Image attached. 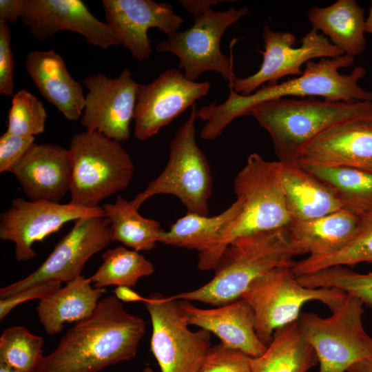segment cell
Returning <instances> with one entry per match:
<instances>
[{
    "label": "cell",
    "mask_w": 372,
    "mask_h": 372,
    "mask_svg": "<svg viewBox=\"0 0 372 372\" xmlns=\"http://www.w3.org/2000/svg\"><path fill=\"white\" fill-rule=\"evenodd\" d=\"M112 240L108 218L89 216L75 220L72 229L33 272L0 289V299L48 281L67 283L81 276L87 260L107 247Z\"/></svg>",
    "instance_id": "obj_12"
},
{
    "label": "cell",
    "mask_w": 372,
    "mask_h": 372,
    "mask_svg": "<svg viewBox=\"0 0 372 372\" xmlns=\"http://www.w3.org/2000/svg\"><path fill=\"white\" fill-rule=\"evenodd\" d=\"M301 254L286 227L239 237L223 251L211 280L172 298L215 307L231 303L241 298L251 284L266 272L277 267L291 268L296 262L293 258Z\"/></svg>",
    "instance_id": "obj_3"
},
{
    "label": "cell",
    "mask_w": 372,
    "mask_h": 372,
    "mask_svg": "<svg viewBox=\"0 0 372 372\" xmlns=\"http://www.w3.org/2000/svg\"><path fill=\"white\" fill-rule=\"evenodd\" d=\"M145 322L114 296L102 298L88 318L75 323L35 372H99L134 358Z\"/></svg>",
    "instance_id": "obj_1"
},
{
    "label": "cell",
    "mask_w": 372,
    "mask_h": 372,
    "mask_svg": "<svg viewBox=\"0 0 372 372\" xmlns=\"http://www.w3.org/2000/svg\"><path fill=\"white\" fill-rule=\"evenodd\" d=\"M231 1L234 2V1L225 0H180L179 3L185 10L192 14L194 18H197L211 8L212 6Z\"/></svg>",
    "instance_id": "obj_40"
},
{
    "label": "cell",
    "mask_w": 372,
    "mask_h": 372,
    "mask_svg": "<svg viewBox=\"0 0 372 372\" xmlns=\"http://www.w3.org/2000/svg\"><path fill=\"white\" fill-rule=\"evenodd\" d=\"M354 60L353 56L343 54L309 61L305 63L303 73L297 78L262 85L248 96H242L229 86V94L225 101L220 104L212 102L197 110V117L206 121L200 130V137L213 141L235 118L249 115V110L255 105L285 96H322L333 102L372 101V91L358 85L366 74L364 67L357 66L349 74L339 72V69L352 65Z\"/></svg>",
    "instance_id": "obj_2"
},
{
    "label": "cell",
    "mask_w": 372,
    "mask_h": 372,
    "mask_svg": "<svg viewBox=\"0 0 372 372\" xmlns=\"http://www.w3.org/2000/svg\"><path fill=\"white\" fill-rule=\"evenodd\" d=\"M298 161L372 170V116L323 132L306 146Z\"/></svg>",
    "instance_id": "obj_21"
},
{
    "label": "cell",
    "mask_w": 372,
    "mask_h": 372,
    "mask_svg": "<svg viewBox=\"0 0 372 372\" xmlns=\"http://www.w3.org/2000/svg\"><path fill=\"white\" fill-rule=\"evenodd\" d=\"M83 84L88 92L80 121L82 126L119 143L128 141L140 86L130 70L123 69L116 78L96 73L84 79Z\"/></svg>",
    "instance_id": "obj_15"
},
{
    "label": "cell",
    "mask_w": 372,
    "mask_h": 372,
    "mask_svg": "<svg viewBox=\"0 0 372 372\" xmlns=\"http://www.w3.org/2000/svg\"><path fill=\"white\" fill-rule=\"evenodd\" d=\"M89 216H105L103 207L17 198L0 215V238L14 244L18 261H28L37 257L34 243L43 241L68 222Z\"/></svg>",
    "instance_id": "obj_14"
},
{
    "label": "cell",
    "mask_w": 372,
    "mask_h": 372,
    "mask_svg": "<svg viewBox=\"0 0 372 372\" xmlns=\"http://www.w3.org/2000/svg\"><path fill=\"white\" fill-rule=\"evenodd\" d=\"M346 296V293L334 288L304 287L291 268L277 267L256 278L242 298L254 311L259 339L268 346L276 329L298 320L305 303L318 300L333 311Z\"/></svg>",
    "instance_id": "obj_9"
},
{
    "label": "cell",
    "mask_w": 372,
    "mask_h": 372,
    "mask_svg": "<svg viewBox=\"0 0 372 372\" xmlns=\"http://www.w3.org/2000/svg\"><path fill=\"white\" fill-rule=\"evenodd\" d=\"M347 372H372V359L362 360L354 364Z\"/></svg>",
    "instance_id": "obj_43"
},
{
    "label": "cell",
    "mask_w": 372,
    "mask_h": 372,
    "mask_svg": "<svg viewBox=\"0 0 372 372\" xmlns=\"http://www.w3.org/2000/svg\"><path fill=\"white\" fill-rule=\"evenodd\" d=\"M142 372H154L149 366L145 367Z\"/></svg>",
    "instance_id": "obj_46"
},
{
    "label": "cell",
    "mask_w": 372,
    "mask_h": 372,
    "mask_svg": "<svg viewBox=\"0 0 372 372\" xmlns=\"http://www.w3.org/2000/svg\"><path fill=\"white\" fill-rule=\"evenodd\" d=\"M318 364L298 320L275 331L265 352L251 358L250 372H307Z\"/></svg>",
    "instance_id": "obj_28"
},
{
    "label": "cell",
    "mask_w": 372,
    "mask_h": 372,
    "mask_svg": "<svg viewBox=\"0 0 372 372\" xmlns=\"http://www.w3.org/2000/svg\"><path fill=\"white\" fill-rule=\"evenodd\" d=\"M296 278L304 287L337 289L372 307V273H360L342 265H335Z\"/></svg>",
    "instance_id": "obj_34"
},
{
    "label": "cell",
    "mask_w": 372,
    "mask_h": 372,
    "mask_svg": "<svg viewBox=\"0 0 372 372\" xmlns=\"http://www.w3.org/2000/svg\"><path fill=\"white\" fill-rule=\"evenodd\" d=\"M364 303L347 294L332 315L301 313L298 323L316 354L318 372H347L354 364L372 359V338L362 324Z\"/></svg>",
    "instance_id": "obj_8"
},
{
    "label": "cell",
    "mask_w": 372,
    "mask_h": 372,
    "mask_svg": "<svg viewBox=\"0 0 372 372\" xmlns=\"http://www.w3.org/2000/svg\"><path fill=\"white\" fill-rule=\"evenodd\" d=\"M105 289L96 288L83 275L39 301L36 311L46 334L60 333L66 323L78 322L96 310Z\"/></svg>",
    "instance_id": "obj_23"
},
{
    "label": "cell",
    "mask_w": 372,
    "mask_h": 372,
    "mask_svg": "<svg viewBox=\"0 0 372 372\" xmlns=\"http://www.w3.org/2000/svg\"><path fill=\"white\" fill-rule=\"evenodd\" d=\"M14 56L11 48V30L8 23L0 21V94L14 95Z\"/></svg>",
    "instance_id": "obj_38"
},
{
    "label": "cell",
    "mask_w": 372,
    "mask_h": 372,
    "mask_svg": "<svg viewBox=\"0 0 372 372\" xmlns=\"http://www.w3.org/2000/svg\"><path fill=\"white\" fill-rule=\"evenodd\" d=\"M152 322L150 348L161 372H196L211 347V333L191 331L177 299L154 293L144 302Z\"/></svg>",
    "instance_id": "obj_11"
},
{
    "label": "cell",
    "mask_w": 372,
    "mask_h": 372,
    "mask_svg": "<svg viewBox=\"0 0 372 372\" xmlns=\"http://www.w3.org/2000/svg\"><path fill=\"white\" fill-rule=\"evenodd\" d=\"M360 216L341 209L307 220H291L286 227L302 254H329L349 243L358 231Z\"/></svg>",
    "instance_id": "obj_25"
},
{
    "label": "cell",
    "mask_w": 372,
    "mask_h": 372,
    "mask_svg": "<svg viewBox=\"0 0 372 372\" xmlns=\"http://www.w3.org/2000/svg\"><path fill=\"white\" fill-rule=\"evenodd\" d=\"M103 262L90 277L96 288L110 286L134 287L138 280L154 272V265L139 251L118 246L107 250Z\"/></svg>",
    "instance_id": "obj_31"
},
{
    "label": "cell",
    "mask_w": 372,
    "mask_h": 372,
    "mask_svg": "<svg viewBox=\"0 0 372 372\" xmlns=\"http://www.w3.org/2000/svg\"><path fill=\"white\" fill-rule=\"evenodd\" d=\"M210 89L207 81L187 79L176 68L167 69L149 84H140L134 115V136L145 141L156 134Z\"/></svg>",
    "instance_id": "obj_16"
},
{
    "label": "cell",
    "mask_w": 372,
    "mask_h": 372,
    "mask_svg": "<svg viewBox=\"0 0 372 372\" xmlns=\"http://www.w3.org/2000/svg\"><path fill=\"white\" fill-rule=\"evenodd\" d=\"M47 116L43 103L27 90H20L12 98L7 132L34 137L44 132Z\"/></svg>",
    "instance_id": "obj_35"
},
{
    "label": "cell",
    "mask_w": 372,
    "mask_h": 372,
    "mask_svg": "<svg viewBox=\"0 0 372 372\" xmlns=\"http://www.w3.org/2000/svg\"><path fill=\"white\" fill-rule=\"evenodd\" d=\"M364 12L355 0H338L327 7L311 8L308 18L312 29L321 31L344 54L354 57L366 48Z\"/></svg>",
    "instance_id": "obj_26"
},
{
    "label": "cell",
    "mask_w": 372,
    "mask_h": 372,
    "mask_svg": "<svg viewBox=\"0 0 372 372\" xmlns=\"http://www.w3.org/2000/svg\"><path fill=\"white\" fill-rule=\"evenodd\" d=\"M114 293L117 299L125 302H144L146 299L132 289V287L126 286L116 287L114 289Z\"/></svg>",
    "instance_id": "obj_42"
},
{
    "label": "cell",
    "mask_w": 372,
    "mask_h": 372,
    "mask_svg": "<svg viewBox=\"0 0 372 372\" xmlns=\"http://www.w3.org/2000/svg\"><path fill=\"white\" fill-rule=\"evenodd\" d=\"M0 372H18L4 363L0 362Z\"/></svg>",
    "instance_id": "obj_45"
},
{
    "label": "cell",
    "mask_w": 372,
    "mask_h": 372,
    "mask_svg": "<svg viewBox=\"0 0 372 372\" xmlns=\"http://www.w3.org/2000/svg\"><path fill=\"white\" fill-rule=\"evenodd\" d=\"M336 194L343 209L361 216L372 211V170L298 161Z\"/></svg>",
    "instance_id": "obj_29"
},
{
    "label": "cell",
    "mask_w": 372,
    "mask_h": 372,
    "mask_svg": "<svg viewBox=\"0 0 372 372\" xmlns=\"http://www.w3.org/2000/svg\"><path fill=\"white\" fill-rule=\"evenodd\" d=\"M196 113L195 103L171 141L164 170L130 201L136 209L155 195L170 194L180 200L187 213L209 216L213 180L209 163L196 141Z\"/></svg>",
    "instance_id": "obj_7"
},
{
    "label": "cell",
    "mask_w": 372,
    "mask_h": 372,
    "mask_svg": "<svg viewBox=\"0 0 372 372\" xmlns=\"http://www.w3.org/2000/svg\"><path fill=\"white\" fill-rule=\"evenodd\" d=\"M21 6L20 19L39 41L67 30L104 50L119 45L109 25L96 18L81 0H21Z\"/></svg>",
    "instance_id": "obj_17"
},
{
    "label": "cell",
    "mask_w": 372,
    "mask_h": 372,
    "mask_svg": "<svg viewBox=\"0 0 372 372\" xmlns=\"http://www.w3.org/2000/svg\"><path fill=\"white\" fill-rule=\"evenodd\" d=\"M110 223L112 241L133 250L149 251L158 242L160 223L142 216L130 201L121 196L114 203L102 206Z\"/></svg>",
    "instance_id": "obj_30"
},
{
    "label": "cell",
    "mask_w": 372,
    "mask_h": 372,
    "mask_svg": "<svg viewBox=\"0 0 372 372\" xmlns=\"http://www.w3.org/2000/svg\"><path fill=\"white\" fill-rule=\"evenodd\" d=\"M242 208V202L237 198L227 209L214 216L187 213L173 223L168 231H161L158 242L196 249L199 254L207 252L217 244Z\"/></svg>",
    "instance_id": "obj_27"
},
{
    "label": "cell",
    "mask_w": 372,
    "mask_h": 372,
    "mask_svg": "<svg viewBox=\"0 0 372 372\" xmlns=\"http://www.w3.org/2000/svg\"><path fill=\"white\" fill-rule=\"evenodd\" d=\"M68 149L70 203L97 207L101 200L130 185L134 165L121 143L100 132L85 130L72 136Z\"/></svg>",
    "instance_id": "obj_6"
},
{
    "label": "cell",
    "mask_w": 372,
    "mask_h": 372,
    "mask_svg": "<svg viewBox=\"0 0 372 372\" xmlns=\"http://www.w3.org/2000/svg\"><path fill=\"white\" fill-rule=\"evenodd\" d=\"M34 143V136H21L7 131L0 136V172H11Z\"/></svg>",
    "instance_id": "obj_37"
},
{
    "label": "cell",
    "mask_w": 372,
    "mask_h": 372,
    "mask_svg": "<svg viewBox=\"0 0 372 372\" xmlns=\"http://www.w3.org/2000/svg\"><path fill=\"white\" fill-rule=\"evenodd\" d=\"M184 320L215 334L227 347L258 358L266 351L258 338L256 318L251 305L242 298L213 309H200L190 301L178 300Z\"/></svg>",
    "instance_id": "obj_19"
},
{
    "label": "cell",
    "mask_w": 372,
    "mask_h": 372,
    "mask_svg": "<svg viewBox=\"0 0 372 372\" xmlns=\"http://www.w3.org/2000/svg\"><path fill=\"white\" fill-rule=\"evenodd\" d=\"M21 0H0V21L14 23L21 19Z\"/></svg>",
    "instance_id": "obj_41"
},
{
    "label": "cell",
    "mask_w": 372,
    "mask_h": 372,
    "mask_svg": "<svg viewBox=\"0 0 372 372\" xmlns=\"http://www.w3.org/2000/svg\"><path fill=\"white\" fill-rule=\"evenodd\" d=\"M247 8H230L225 12L208 10L194 18L193 25L177 31L157 43L156 50L161 53L176 55L178 69L185 76L195 81L205 72L220 74L232 86L236 78L233 70L231 56L229 59L220 50V39L225 30L249 13Z\"/></svg>",
    "instance_id": "obj_10"
},
{
    "label": "cell",
    "mask_w": 372,
    "mask_h": 372,
    "mask_svg": "<svg viewBox=\"0 0 372 372\" xmlns=\"http://www.w3.org/2000/svg\"><path fill=\"white\" fill-rule=\"evenodd\" d=\"M10 173L30 200L60 203L70 188L68 149L34 143Z\"/></svg>",
    "instance_id": "obj_20"
},
{
    "label": "cell",
    "mask_w": 372,
    "mask_h": 372,
    "mask_svg": "<svg viewBox=\"0 0 372 372\" xmlns=\"http://www.w3.org/2000/svg\"><path fill=\"white\" fill-rule=\"evenodd\" d=\"M264 51L262 62L254 74L242 79L236 77L232 85L234 91L248 96L265 83H278V81L289 75L300 76L302 66L316 58H335L344 52L333 45L324 34L311 29L301 39V45L294 48L296 36L289 32H278L265 25L262 32Z\"/></svg>",
    "instance_id": "obj_13"
},
{
    "label": "cell",
    "mask_w": 372,
    "mask_h": 372,
    "mask_svg": "<svg viewBox=\"0 0 372 372\" xmlns=\"http://www.w3.org/2000/svg\"><path fill=\"white\" fill-rule=\"evenodd\" d=\"M251 358L222 343L211 347L196 372H250Z\"/></svg>",
    "instance_id": "obj_36"
},
{
    "label": "cell",
    "mask_w": 372,
    "mask_h": 372,
    "mask_svg": "<svg viewBox=\"0 0 372 372\" xmlns=\"http://www.w3.org/2000/svg\"><path fill=\"white\" fill-rule=\"evenodd\" d=\"M282 163L249 154L234 180V189L242 208L217 244L199 254L198 268L214 269L227 246L234 240L258 232L287 227L291 220L287 210L281 178Z\"/></svg>",
    "instance_id": "obj_5"
},
{
    "label": "cell",
    "mask_w": 372,
    "mask_h": 372,
    "mask_svg": "<svg viewBox=\"0 0 372 372\" xmlns=\"http://www.w3.org/2000/svg\"><path fill=\"white\" fill-rule=\"evenodd\" d=\"M44 340L23 326H12L0 336V362L18 372H35L43 357Z\"/></svg>",
    "instance_id": "obj_33"
},
{
    "label": "cell",
    "mask_w": 372,
    "mask_h": 372,
    "mask_svg": "<svg viewBox=\"0 0 372 372\" xmlns=\"http://www.w3.org/2000/svg\"><path fill=\"white\" fill-rule=\"evenodd\" d=\"M61 286L62 283L59 281H48L0 299V320L2 321L17 306L33 299L40 300Z\"/></svg>",
    "instance_id": "obj_39"
},
{
    "label": "cell",
    "mask_w": 372,
    "mask_h": 372,
    "mask_svg": "<svg viewBox=\"0 0 372 372\" xmlns=\"http://www.w3.org/2000/svg\"><path fill=\"white\" fill-rule=\"evenodd\" d=\"M106 23L119 45L139 61L152 53L149 29L154 28L167 36L178 31L183 19L170 3L154 0H103Z\"/></svg>",
    "instance_id": "obj_18"
},
{
    "label": "cell",
    "mask_w": 372,
    "mask_h": 372,
    "mask_svg": "<svg viewBox=\"0 0 372 372\" xmlns=\"http://www.w3.org/2000/svg\"><path fill=\"white\" fill-rule=\"evenodd\" d=\"M281 163L285 201L291 220L315 219L342 209L335 192L298 163Z\"/></svg>",
    "instance_id": "obj_24"
},
{
    "label": "cell",
    "mask_w": 372,
    "mask_h": 372,
    "mask_svg": "<svg viewBox=\"0 0 372 372\" xmlns=\"http://www.w3.org/2000/svg\"><path fill=\"white\" fill-rule=\"evenodd\" d=\"M365 32L372 34V1L368 16L365 19Z\"/></svg>",
    "instance_id": "obj_44"
},
{
    "label": "cell",
    "mask_w": 372,
    "mask_h": 372,
    "mask_svg": "<svg viewBox=\"0 0 372 372\" xmlns=\"http://www.w3.org/2000/svg\"><path fill=\"white\" fill-rule=\"evenodd\" d=\"M360 216L356 234L342 249L333 253L311 256L296 262L291 267L298 277L335 265L353 267L361 262L372 264V211Z\"/></svg>",
    "instance_id": "obj_32"
},
{
    "label": "cell",
    "mask_w": 372,
    "mask_h": 372,
    "mask_svg": "<svg viewBox=\"0 0 372 372\" xmlns=\"http://www.w3.org/2000/svg\"><path fill=\"white\" fill-rule=\"evenodd\" d=\"M249 115L271 136L278 161L296 163L306 146L323 132L340 123L371 116L372 101L281 98L255 105Z\"/></svg>",
    "instance_id": "obj_4"
},
{
    "label": "cell",
    "mask_w": 372,
    "mask_h": 372,
    "mask_svg": "<svg viewBox=\"0 0 372 372\" xmlns=\"http://www.w3.org/2000/svg\"><path fill=\"white\" fill-rule=\"evenodd\" d=\"M26 71L40 94L69 121L81 117L85 96L80 82L70 75L65 61L54 50L30 51Z\"/></svg>",
    "instance_id": "obj_22"
}]
</instances>
